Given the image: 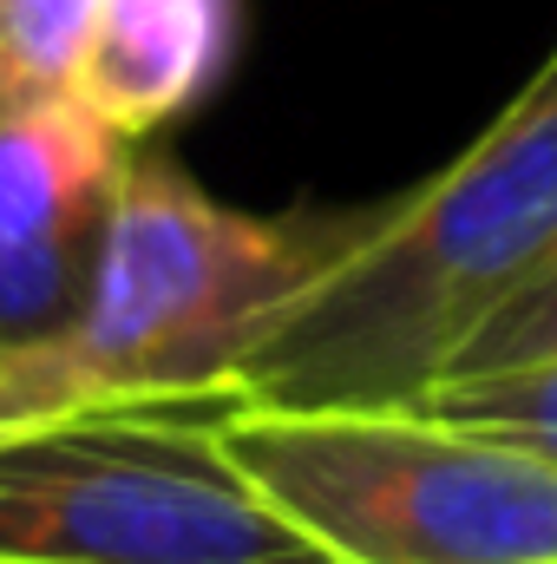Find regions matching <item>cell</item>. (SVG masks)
<instances>
[{
    "mask_svg": "<svg viewBox=\"0 0 557 564\" xmlns=\"http://www.w3.org/2000/svg\"><path fill=\"white\" fill-rule=\"evenodd\" d=\"M99 0H0V112L73 106Z\"/></svg>",
    "mask_w": 557,
    "mask_h": 564,
    "instance_id": "7",
    "label": "cell"
},
{
    "mask_svg": "<svg viewBox=\"0 0 557 564\" xmlns=\"http://www.w3.org/2000/svg\"><path fill=\"white\" fill-rule=\"evenodd\" d=\"M210 414L139 408L0 440V558L335 564L250 486Z\"/></svg>",
    "mask_w": 557,
    "mask_h": 564,
    "instance_id": "4",
    "label": "cell"
},
{
    "mask_svg": "<svg viewBox=\"0 0 557 564\" xmlns=\"http://www.w3.org/2000/svg\"><path fill=\"white\" fill-rule=\"evenodd\" d=\"M557 243V40L512 106L387 197L374 237L315 282L243 361L230 401L407 408Z\"/></svg>",
    "mask_w": 557,
    "mask_h": 564,
    "instance_id": "2",
    "label": "cell"
},
{
    "mask_svg": "<svg viewBox=\"0 0 557 564\" xmlns=\"http://www.w3.org/2000/svg\"><path fill=\"white\" fill-rule=\"evenodd\" d=\"M414 408H433L472 433H492V440H512V446L557 459V361L505 368V375H446Z\"/></svg>",
    "mask_w": 557,
    "mask_h": 564,
    "instance_id": "8",
    "label": "cell"
},
{
    "mask_svg": "<svg viewBox=\"0 0 557 564\" xmlns=\"http://www.w3.org/2000/svg\"><path fill=\"white\" fill-rule=\"evenodd\" d=\"M250 486L335 564H557V459L433 408L217 401Z\"/></svg>",
    "mask_w": 557,
    "mask_h": 564,
    "instance_id": "3",
    "label": "cell"
},
{
    "mask_svg": "<svg viewBox=\"0 0 557 564\" xmlns=\"http://www.w3.org/2000/svg\"><path fill=\"white\" fill-rule=\"evenodd\" d=\"M538 361H557V243L551 257L485 315V328L459 348V361L446 375H505V368H538Z\"/></svg>",
    "mask_w": 557,
    "mask_h": 564,
    "instance_id": "9",
    "label": "cell"
},
{
    "mask_svg": "<svg viewBox=\"0 0 557 564\" xmlns=\"http://www.w3.org/2000/svg\"><path fill=\"white\" fill-rule=\"evenodd\" d=\"M237 40L243 0H99L73 106L119 144H144L223 86Z\"/></svg>",
    "mask_w": 557,
    "mask_h": 564,
    "instance_id": "6",
    "label": "cell"
},
{
    "mask_svg": "<svg viewBox=\"0 0 557 564\" xmlns=\"http://www.w3.org/2000/svg\"><path fill=\"white\" fill-rule=\"evenodd\" d=\"M132 151L79 106L0 112V348L73 315Z\"/></svg>",
    "mask_w": 557,
    "mask_h": 564,
    "instance_id": "5",
    "label": "cell"
},
{
    "mask_svg": "<svg viewBox=\"0 0 557 564\" xmlns=\"http://www.w3.org/2000/svg\"><path fill=\"white\" fill-rule=\"evenodd\" d=\"M368 210H237L132 151L73 315L0 348V440L92 414L217 408L282 315L374 237Z\"/></svg>",
    "mask_w": 557,
    "mask_h": 564,
    "instance_id": "1",
    "label": "cell"
},
{
    "mask_svg": "<svg viewBox=\"0 0 557 564\" xmlns=\"http://www.w3.org/2000/svg\"><path fill=\"white\" fill-rule=\"evenodd\" d=\"M0 564H13V558H0Z\"/></svg>",
    "mask_w": 557,
    "mask_h": 564,
    "instance_id": "10",
    "label": "cell"
}]
</instances>
